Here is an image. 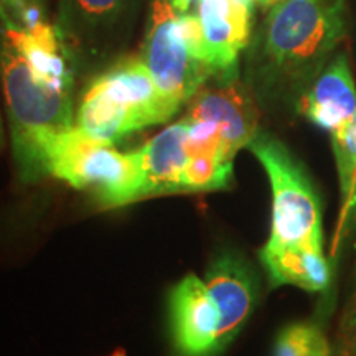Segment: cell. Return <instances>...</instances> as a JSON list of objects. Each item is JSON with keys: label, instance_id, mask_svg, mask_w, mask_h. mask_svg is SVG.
Masks as SVG:
<instances>
[{"label": "cell", "instance_id": "18", "mask_svg": "<svg viewBox=\"0 0 356 356\" xmlns=\"http://www.w3.org/2000/svg\"><path fill=\"white\" fill-rule=\"evenodd\" d=\"M170 3L177 13H188L195 6L198 7L200 0H170Z\"/></svg>", "mask_w": 356, "mask_h": 356}, {"label": "cell", "instance_id": "22", "mask_svg": "<svg viewBox=\"0 0 356 356\" xmlns=\"http://www.w3.org/2000/svg\"><path fill=\"white\" fill-rule=\"evenodd\" d=\"M109 356H127V355L124 353V350H115L114 353H111Z\"/></svg>", "mask_w": 356, "mask_h": 356}, {"label": "cell", "instance_id": "21", "mask_svg": "<svg viewBox=\"0 0 356 356\" xmlns=\"http://www.w3.org/2000/svg\"><path fill=\"white\" fill-rule=\"evenodd\" d=\"M3 147V127H2V121H0V149Z\"/></svg>", "mask_w": 356, "mask_h": 356}, {"label": "cell", "instance_id": "20", "mask_svg": "<svg viewBox=\"0 0 356 356\" xmlns=\"http://www.w3.org/2000/svg\"><path fill=\"white\" fill-rule=\"evenodd\" d=\"M277 2H280V0H254V3H257L259 7H270L275 6Z\"/></svg>", "mask_w": 356, "mask_h": 356}, {"label": "cell", "instance_id": "7", "mask_svg": "<svg viewBox=\"0 0 356 356\" xmlns=\"http://www.w3.org/2000/svg\"><path fill=\"white\" fill-rule=\"evenodd\" d=\"M140 58L160 95L175 113L211 78L185 42L170 0H152Z\"/></svg>", "mask_w": 356, "mask_h": 356}, {"label": "cell", "instance_id": "17", "mask_svg": "<svg viewBox=\"0 0 356 356\" xmlns=\"http://www.w3.org/2000/svg\"><path fill=\"white\" fill-rule=\"evenodd\" d=\"M337 356H356V284L346 302L337 333Z\"/></svg>", "mask_w": 356, "mask_h": 356}, {"label": "cell", "instance_id": "3", "mask_svg": "<svg viewBox=\"0 0 356 356\" xmlns=\"http://www.w3.org/2000/svg\"><path fill=\"white\" fill-rule=\"evenodd\" d=\"M177 113L160 95L140 56L124 58L89 84L74 127L106 142L167 122Z\"/></svg>", "mask_w": 356, "mask_h": 356}, {"label": "cell", "instance_id": "12", "mask_svg": "<svg viewBox=\"0 0 356 356\" xmlns=\"http://www.w3.org/2000/svg\"><path fill=\"white\" fill-rule=\"evenodd\" d=\"M207 286L222 315L226 341L238 335L256 304V279L239 257L226 254L213 262L207 273Z\"/></svg>", "mask_w": 356, "mask_h": 356}, {"label": "cell", "instance_id": "19", "mask_svg": "<svg viewBox=\"0 0 356 356\" xmlns=\"http://www.w3.org/2000/svg\"><path fill=\"white\" fill-rule=\"evenodd\" d=\"M2 3H6L8 8L12 10L19 12L20 8H24L25 6H30V3H40V0H0Z\"/></svg>", "mask_w": 356, "mask_h": 356}, {"label": "cell", "instance_id": "14", "mask_svg": "<svg viewBox=\"0 0 356 356\" xmlns=\"http://www.w3.org/2000/svg\"><path fill=\"white\" fill-rule=\"evenodd\" d=\"M131 0H60L56 30L65 47L111 32L126 17Z\"/></svg>", "mask_w": 356, "mask_h": 356}, {"label": "cell", "instance_id": "13", "mask_svg": "<svg viewBox=\"0 0 356 356\" xmlns=\"http://www.w3.org/2000/svg\"><path fill=\"white\" fill-rule=\"evenodd\" d=\"M261 262L273 286H296L318 292L330 284V266L323 249L267 248L259 251Z\"/></svg>", "mask_w": 356, "mask_h": 356}, {"label": "cell", "instance_id": "5", "mask_svg": "<svg viewBox=\"0 0 356 356\" xmlns=\"http://www.w3.org/2000/svg\"><path fill=\"white\" fill-rule=\"evenodd\" d=\"M248 147L264 167L273 190V225L264 246L323 249L320 200L299 160L266 132H257Z\"/></svg>", "mask_w": 356, "mask_h": 356}, {"label": "cell", "instance_id": "8", "mask_svg": "<svg viewBox=\"0 0 356 356\" xmlns=\"http://www.w3.org/2000/svg\"><path fill=\"white\" fill-rule=\"evenodd\" d=\"M170 325L181 356H213L228 345L220 307L195 274L181 279L170 293Z\"/></svg>", "mask_w": 356, "mask_h": 356}, {"label": "cell", "instance_id": "2", "mask_svg": "<svg viewBox=\"0 0 356 356\" xmlns=\"http://www.w3.org/2000/svg\"><path fill=\"white\" fill-rule=\"evenodd\" d=\"M0 78L7 102L15 165L24 181L44 175L50 149L74 127L73 79L51 76L35 68L0 32Z\"/></svg>", "mask_w": 356, "mask_h": 356}, {"label": "cell", "instance_id": "10", "mask_svg": "<svg viewBox=\"0 0 356 356\" xmlns=\"http://www.w3.org/2000/svg\"><path fill=\"white\" fill-rule=\"evenodd\" d=\"M215 86L202 88L188 102L186 118L211 121L233 154L248 147L257 132V108L238 76L216 79Z\"/></svg>", "mask_w": 356, "mask_h": 356}, {"label": "cell", "instance_id": "4", "mask_svg": "<svg viewBox=\"0 0 356 356\" xmlns=\"http://www.w3.org/2000/svg\"><path fill=\"white\" fill-rule=\"evenodd\" d=\"M51 175L91 195L102 208H119L147 198L145 178L134 152L95 139L73 127L55 142L44 162Z\"/></svg>", "mask_w": 356, "mask_h": 356}, {"label": "cell", "instance_id": "9", "mask_svg": "<svg viewBox=\"0 0 356 356\" xmlns=\"http://www.w3.org/2000/svg\"><path fill=\"white\" fill-rule=\"evenodd\" d=\"M254 8L238 0H200V61L215 79L238 76V58L248 47Z\"/></svg>", "mask_w": 356, "mask_h": 356}, {"label": "cell", "instance_id": "16", "mask_svg": "<svg viewBox=\"0 0 356 356\" xmlns=\"http://www.w3.org/2000/svg\"><path fill=\"white\" fill-rule=\"evenodd\" d=\"M333 154H335L340 191L343 203L348 200L356 178V111L353 118L332 132Z\"/></svg>", "mask_w": 356, "mask_h": 356}, {"label": "cell", "instance_id": "6", "mask_svg": "<svg viewBox=\"0 0 356 356\" xmlns=\"http://www.w3.org/2000/svg\"><path fill=\"white\" fill-rule=\"evenodd\" d=\"M134 154L144 173L147 198L225 190L233 181V160L197 152L186 137L184 119L168 126Z\"/></svg>", "mask_w": 356, "mask_h": 356}, {"label": "cell", "instance_id": "15", "mask_svg": "<svg viewBox=\"0 0 356 356\" xmlns=\"http://www.w3.org/2000/svg\"><path fill=\"white\" fill-rule=\"evenodd\" d=\"M274 356H332V348L317 325L293 323L279 333Z\"/></svg>", "mask_w": 356, "mask_h": 356}, {"label": "cell", "instance_id": "1", "mask_svg": "<svg viewBox=\"0 0 356 356\" xmlns=\"http://www.w3.org/2000/svg\"><path fill=\"white\" fill-rule=\"evenodd\" d=\"M343 33V0H280L261 30L257 76L266 88L305 92Z\"/></svg>", "mask_w": 356, "mask_h": 356}, {"label": "cell", "instance_id": "11", "mask_svg": "<svg viewBox=\"0 0 356 356\" xmlns=\"http://www.w3.org/2000/svg\"><path fill=\"white\" fill-rule=\"evenodd\" d=\"M356 86L346 53H338L300 97V113L325 131H337L353 118Z\"/></svg>", "mask_w": 356, "mask_h": 356}]
</instances>
